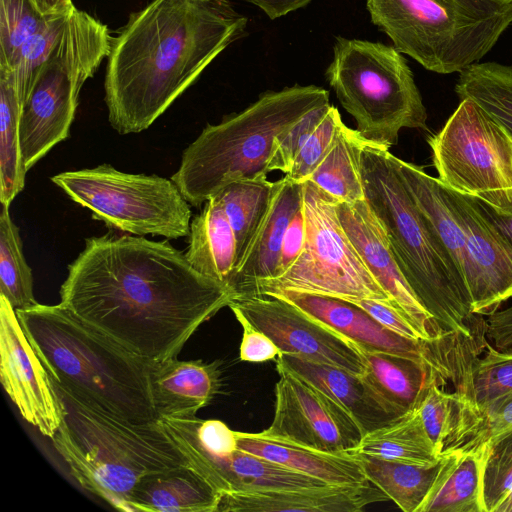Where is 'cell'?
Masks as SVG:
<instances>
[{"label": "cell", "mask_w": 512, "mask_h": 512, "mask_svg": "<svg viewBox=\"0 0 512 512\" xmlns=\"http://www.w3.org/2000/svg\"><path fill=\"white\" fill-rule=\"evenodd\" d=\"M233 293L168 241L107 234L68 265L60 304L147 362L175 358Z\"/></svg>", "instance_id": "cell-1"}, {"label": "cell", "mask_w": 512, "mask_h": 512, "mask_svg": "<svg viewBox=\"0 0 512 512\" xmlns=\"http://www.w3.org/2000/svg\"><path fill=\"white\" fill-rule=\"evenodd\" d=\"M246 26L230 0H152L131 13L107 56L111 126L121 135L147 129Z\"/></svg>", "instance_id": "cell-2"}, {"label": "cell", "mask_w": 512, "mask_h": 512, "mask_svg": "<svg viewBox=\"0 0 512 512\" xmlns=\"http://www.w3.org/2000/svg\"><path fill=\"white\" fill-rule=\"evenodd\" d=\"M20 324L52 382L100 411L143 424L159 420L148 362L84 323L60 303L17 309Z\"/></svg>", "instance_id": "cell-3"}, {"label": "cell", "mask_w": 512, "mask_h": 512, "mask_svg": "<svg viewBox=\"0 0 512 512\" xmlns=\"http://www.w3.org/2000/svg\"><path fill=\"white\" fill-rule=\"evenodd\" d=\"M396 156L365 142L360 166L365 199L381 222L405 279L444 331L472 330L473 314L465 281L429 221L416 206Z\"/></svg>", "instance_id": "cell-4"}, {"label": "cell", "mask_w": 512, "mask_h": 512, "mask_svg": "<svg viewBox=\"0 0 512 512\" xmlns=\"http://www.w3.org/2000/svg\"><path fill=\"white\" fill-rule=\"evenodd\" d=\"M62 423L51 437L72 477L119 510L147 475L189 464L159 420L135 424L91 407L53 383Z\"/></svg>", "instance_id": "cell-5"}, {"label": "cell", "mask_w": 512, "mask_h": 512, "mask_svg": "<svg viewBox=\"0 0 512 512\" xmlns=\"http://www.w3.org/2000/svg\"><path fill=\"white\" fill-rule=\"evenodd\" d=\"M328 103L329 92L315 85L267 91L243 111L208 124L183 151L171 180L199 207L230 182L267 178L277 143L307 112Z\"/></svg>", "instance_id": "cell-6"}, {"label": "cell", "mask_w": 512, "mask_h": 512, "mask_svg": "<svg viewBox=\"0 0 512 512\" xmlns=\"http://www.w3.org/2000/svg\"><path fill=\"white\" fill-rule=\"evenodd\" d=\"M366 7L400 53L440 74L479 62L512 24V0H366Z\"/></svg>", "instance_id": "cell-7"}, {"label": "cell", "mask_w": 512, "mask_h": 512, "mask_svg": "<svg viewBox=\"0 0 512 512\" xmlns=\"http://www.w3.org/2000/svg\"><path fill=\"white\" fill-rule=\"evenodd\" d=\"M325 77L369 144L389 149L402 128L427 127L413 73L394 46L339 36Z\"/></svg>", "instance_id": "cell-8"}, {"label": "cell", "mask_w": 512, "mask_h": 512, "mask_svg": "<svg viewBox=\"0 0 512 512\" xmlns=\"http://www.w3.org/2000/svg\"><path fill=\"white\" fill-rule=\"evenodd\" d=\"M112 36L90 14L74 9L21 105L19 137L26 170L68 138L81 88L108 56Z\"/></svg>", "instance_id": "cell-9"}, {"label": "cell", "mask_w": 512, "mask_h": 512, "mask_svg": "<svg viewBox=\"0 0 512 512\" xmlns=\"http://www.w3.org/2000/svg\"><path fill=\"white\" fill-rule=\"evenodd\" d=\"M51 181L110 229L167 239L189 234L191 209L171 179L126 173L101 164L59 173Z\"/></svg>", "instance_id": "cell-10"}, {"label": "cell", "mask_w": 512, "mask_h": 512, "mask_svg": "<svg viewBox=\"0 0 512 512\" xmlns=\"http://www.w3.org/2000/svg\"><path fill=\"white\" fill-rule=\"evenodd\" d=\"M337 202L311 180L303 182L304 249L283 274L259 282L247 295L290 290L392 303L346 234L338 217Z\"/></svg>", "instance_id": "cell-11"}, {"label": "cell", "mask_w": 512, "mask_h": 512, "mask_svg": "<svg viewBox=\"0 0 512 512\" xmlns=\"http://www.w3.org/2000/svg\"><path fill=\"white\" fill-rule=\"evenodd\" d=\"M439 182L475 197L499 214H512V140L470 98L427 138Z\"/></svg>", "instance_id": "cell-12"}, {"label": "cell", "mask_w": 512, "mask_h": 512, "mask_svg": "<svg viewBox=\"0 0 512 512\" xmlns=\"http://www.w3.org/2000/svg\"><path fill=\"white\" fill-rule=\"evenodd\" d=\"M161 425L220 495L328 484L237 447L236 433L220 420L163 418Z\"/></svg>", "instance_id": "cell-13"}, {"label": "cell", "mask_w": 512, "mask_h": 512, "mask_svg": "<svg viewBox=\"0 0 512 512\" xmlns=\"http://www.w3.org/2000/svg\"><path fill=\"white\" fill-rule=\"evenodd\" d=\"M277 371L274 417L260 436L325 452L358 446L363 433L340 405L296 375Z\"/></svg>", "instance_id": "cell-14"}, {"label": "cell", "mask_w": 512, "mask_h": 512, "mask_svg": "<svg viewBox=\"0 0 512 512\" xmlns=\"http://www.w3.org/2000/svg\"><path fill=\"white\" fill-rule=\"evenodd\" d=\"M266 333L281 353L333 365L363 375L364 363L349 339L310 317L289 301L271 295H242L228 305Z\"/></svg>", "instance_id": "cell-15"}, {"label": "cell", "mask_w": 512, "mask_h": 512, "mask_svg": "<svg viewBox=\"0 0 512 512\" xmlns=\"http://www.w3.org/2000/svg\"><path fill=\"white\" fill-rule=\"evenodd\" d=\"M443 190L465 239L472 312L489 316L512 296V248L482 201L444 186Z\"/></svg>", "instance_id": "cell-16"}, {"label": "cell", "mask_w": 512, "mask_h": 512, "mask_svg": "<svg viewBox=\"0 0 512 512\" xmlns=\"http://www.w3.org/2000/svg\"><path fill=\"white\" fill-rule=\"evenodd\" d=\"M0 378L21 416L53 437L62 423L61 402L48 371L31 346L16 310L0 295Z\"/></svg>", "instance_id": "cell-17"}, {"label": "cell", "mask_w": 512, "mask_h": 512, "mask_svg": "<svg viewBox=\"0 0 512 512\" xmlns=\"http://www.w3.org/2000/svg\"><path fill=\"white\" fill-rule=\"evenodd\" d=\"M339 220L366 267L392 304L412 323L425 340L444 331L425 309L401 272L384 230L366 199L337 202Z\"/></svg>", "instance_id": "cell-18"}, {"label": "cell", "mask_w": 512, "mask_h": 512, "mask_svg": "<svg viewBox=\"0 0 512 512\" xmlns=\"http://www.w3.org/2000/svg\"><path fill=\"white\" fill-rule=\"evenodd\" d=\"M389 500L370 481L354 486L326 485L221 495L217 512H358Z\"/></svg>", "instance_id": "cell-19"}, {"label": "cell", "mask_w": 512, "mask_h": 512, "mask_svg": "<svg viewBox=\"0 0 512 512\" xmlns=\"http://www.w3.org/2000/svg\"><path fill=\"white\" fill-rule=\"evenodd\" d=\"M153 407L158 418H191L210 404L221 387L220 362L178 360L148 362Z\"/></svg>", "instance_id": "cell-20"}, {"label": "cell", "mask_w": 512, "mask_h": 512, "mask_svg": "<svg viewBox=\"0 0 512 512\" xmlns=\"http://www.w3.org/2000/svg\"><path fill=\"white\" fill-rule=\"evenodd\" d=\"M276 368L286 370L321 390L355 420L363 435L399 417L362 375L286 353L276 358Z\"/></svg>", "instance_id": "cell-21"}, {"label": "cell", "mask_w": 512, "mask_h": 512, "mask_svg": "<svg viewBox=\"0 0 512 512\" xmlns=\"http://www.w3.org/2000/svg\"><path fill=\"white\" fill-rule=\"evenodd\" d=\"M302 206L303 183L287 176L279 179L268 213L229 283L234 297L276 276L285 232Z\"/></svg>", "instance_id": "cell-22"}, {"label": "cell", "mask_w": 512, "mask_h": 512, "mask_svg": "<svg viewBox=\"0 0 512 512\" xmlns=\"http://www.w3.org/2000/svg\"><path fill=\"white\" fill-rule=\"evenodd\" d=\"M237 447L328 485L354 486L369 482L358 459L350 452H325L235 431Z\"/></svg>", "instance_id": "cell-23"}, {"label": "cell", "mask_w": 512, "mask_h": 512, "mask_svg": "<svg viewBox=\"0 0 512 512\" xmlns=\"http://www.w3.org/2000/svg\"><path fill=\"white\" fill-rule=\"evenodd\" d=\"M220 493L192 466L180 465L142 478L131 498V511L217 512Z\"/></svg>", "instance_id": "cell-24"}, {"label": "cell", "mask_w": 512, "mask_h": 512, "mask_svg": "<svg viewBox=\"0 0 512 512\" xmlns=\"http://www.w3.org/2000/svg\"><path fill=\"white\" fill-rule=\"evenodd\" d=\"M364 363L362 377L398 416L417 407L426 390L447 383L429 366L395 354L359 351Z\"/></svg>", "instance_id": "cell-25"}, {"label": "cell", "mask_w": 512, "mask_h": 512, "mask_svg": "<svg viewBox=\"0 0 512 512\" xmlns=\"http://www.w3.org/2000/svg\"><path fill=\"white\" fill-rule=\"evenodd\" d=\"M185 256L199 273L228 288L237 265L236 240L217 197L191 220Z\"/></svg>", "instance_id": "cell-26"}, {"label": "cell", "mask_w": 512, "mask_h": 512, "mask_svg": "<svg viewBox=\"0 0 512 512\" xmlns=\"http://www.w3.org/2000/svg\"><path fill=\"white\" fill-rule=\"evenodd\" d=\"M349 452L414 465H432L442 456L429 438L417 407L364 434Z\"/></svg>", "instance_id": "cell-27"}, {"label": "cell", "mask_w": 512, "mask_h": 512, "mask_svg": "<svg viewBox=\"0 0 512 512\" xmlns=\"http://www.w3.org/2000/svg\"><path fill=\"white\" fill-rule=\"evenodd\" d=\"M445 455L419 512H483L481 456L458 451Z\"/></svg>", "instance_id": "cell-28"}, {"label": "cell", "mask_w": 512, "mask_h": 512, "mask_svg": "<svg viewBox=\"0 0 512 512\" xmlns=\"http://www.w3.org/2000/svg\"><path fill=\"white\" fill-rule=\"evenodd\" d=\"M353 454L367 479L404 512H419L439 475L446 455L432 465H414Z\"/></svg>", "instance_id": "cell-29"}, {"label": "cell", "mask_w": 512, "mask_h": 512, "mask_svg": "<svg viewBox=\"0 0 512 512\" xmlns=\"http://www.w3.org/2000/svg\"><path fill=\"white\" fill-rule=\"evenodd\" d=\"M277 186L278 180L243 179L226 184L213 195L223 206L234 232L236 269L268 213Z\"/></svg>", "instance_id": "cell-30"}, {"label": "cell", "mask_w": 512, "mask_h": 512, "mask_svg": "<svg viewBox=\"0 0 512 512\" xmlns=\"http://www.w3.org/2000/svg\"><path fill=\"white\" fill-rule=\"evenodd\" d=\"M364 144L356 129L342 123L330 151L308 180L339 202L365 199L360 166Z\"/></svg>", "instance_id": "cell-31"}, {"label": "cell", "mask_w": 512, "mask_h": 512, "mask_svg": "<svg viewBox=\"0 0 512 512\" xmlns=\"http://www.w3.org/2000/svg\"><path fill=\"white\" fill-rule=\"evenodd\" d=\"M455 92L460 100L475 101L512 140V65L474 63L459 73Z\"/></svg>", "instance_id": "cell-32"}, {"label": "cell", "mask_w": 512, "mask_h": 512, "mask_svg": "<svg viewBox=\"0 0 512 512\" xmlns=\"http://www.w3.org/2000/svg\"><path fill=\"white\" fill-rule=\"evenodd\" d=\"M20 111L12 77L0 72V202L7 205L24 189L27 172L20 149Z\"/></svg>", "instance_id": "cell-33"}, {"label": "cell", "mask_w": 512, "mask_h": 512, "mask_svg": "<svg viewBox=\"0 0 512 512\" xmlns=\"http://www.w3.org/2000/svg\"><path fill=\"white\" fill-rule=\"evenodd\" d=\"M9 206L0 210V295L11 306L26 309L38 304L33 291V275L27 264L19 228L12 221Z\"/></svg>", "instance_id": "cell-34"}, {"label": "cell", "mask_w": 512, "mask_h": 512, "mask_svg": "<svg viewBox=\"0 0 512 512\" xmlns=\"http://www.w3.org/2000/svg\"><path fill=\"white\" fill-rule=\"evenodd\" d=\"M512 431V393L499 398L482 410L465 407L460 420L446 440L442 454L477 452L499 436Z\"/></svg>", "instance_id": "cell-35"}, {"label": "cell", "mask_w": 512, "mask_h": 512, "mask_svg": "<svg viewBox=\"0 0 512 512\" xmlns=\"http://www.w3.org/2000/svg\"><path fill=\"white\" fill-rule=\"evenodd\" d=\"M512 393V352L496 349L487 341L467 375L462 397L465 407L482 410L495 400Z\"/></svg>", "instance_id": "cell-36"}, {"label": "cell", "mask_w": 512, "mask_h": 512, "mask_svg": "<svg viewBox=\"0 0 512 512\" xmlns=\"http://www.w3.org/2000/svg\"><path fill=\"white\" fill-rule=\"evenodd\" d=\"M70 14L71 12L47 15L39 29L22 46L13 70L6 72L12 77L20 105L24 102L37 71L64 32Z\"/></svg>", "instance_id": "cell-37"}, {"label": "cell", "mask_w": 512, "mask_h": 512, "mask_svg": "<svg viewBox=\"0 0 512 512\" xmlns=\"http://www.w3.org/2000/svg\"><path fill=\"white\" fill-rule=\"evenodd\" d=\"M33 0H1L0 71L11 72L18 54L46 19Z\"/></svg>", "instance_id": "cell-38"}, {"label": "cell", "mask_w": 512, "mask_h": 512, "mask_svg": "<svg viewBox=\"0 0 512 512\" xmlns=\"http://www.w3.org/2000/svg\"><path fill=\"white\" fill-rule=\"evenodd\" d=\"M475 453L482 460L483 512H496L512 491V431Z\"/></svg>", "instance_id": "cell-39"}, {"label": "cell", "mask_w": 512, "mask_h": 512, "mask_svg": "<svg viewBox=\"0 0 512 512\" xmlns=\"http://www.w3.org/2000/svg\"><path fill=\"white\" fill-rule=\"evenodd\" d=\"M463 403L459 393L447 392L433 383L417 405L424 428L439 455L460 420Z\"/></svg>", "instance_id": "cell-40"}, {"label": "cell", "mask_w": 512, "mask_h": 512, "mask_svg": "<svg viewBox=\"0 0 512 512\" xmlns=\"http://www.w3.org/2000/svg\"><path fill=\"white\" fill-rule=\"evenodd\" d=\"M342 123L338 109L331 105L320 125L301 148L285 176L299 183L307 181L330 151Z\"/></svg>", "instance_id": "cell-41"}, {"label": "cell", "mask_w": 512, "mask_h": 512, "mask_svg": "<svg viewBox=\"0 0 512 512\" xmlns=\"http://www.w3.org/2000/svg\"><path fill=\"white\" fill-rule=\"evenodd\" d=\"M330 106L328 103L310 110L287 131L275 146L269 162L270 172L279 170L288 173L301 148L320 125Z\"/></svg>", "instance_id": "cell-42"}, {"label": "cell", "mask_w": 512, "mask_h": 512, "mask_svg": "<svg viewBox=\"0 0 512 512\" xmlns=\"http://www.w3.org/2000/svg\"><path fill=\"white\" fill-rule=\"evenodd\" d=\"M230 309L243 329L239 349L240 359L254 363L275 360L281 354V350L274 341L251 323L241 311L235 308Z\"/></svg>", "instance_id": "cell-43"}, {"label": "cell", "mask_w": 512, "mask_h": 512, "mask_svg": "<svg viewBox=\"0 0 512 512\" xmlns=\"http://www.w3.org/2000/svg\"><path fill=\"white\" fill-rule=\"evenodd\" d=\"M391 331L411 339H423L412 323L390 302L376 299L349 300Z\"/></svg>", "instance_id": "cell-44"}, {"label": "cell", "mask_w": 512, "mask_h": 512, "mask_svg": "<svg viewBox=\"0 0 512 512\" xmlns=\"http://www.w3.org/2000/svg\"><path fill=\"white\" fill-rule=\"evenodd\" d=\"M305 241L306 222L302 206L292 218L285 232L275 277L283 274L297 260L304 249Z\"/></svg>", "instance_id": "cell-45"}, {"label": "cell", "mask_w": 512, "mask_h": 512, "mask_svg": "<svg viewBox=\"0 0 512 512\" xmlns=\"http://www.w3.org/2000/svg\"><path fill=\"white\" fill-rule=\"evenodd\" d=\"M485 336L496 349L512 352V305L488 316Z\"/></svg>", "instance_id": "cell-46"}, {"label": "cell", "mask_w": 512, "mask_h": 512, "mask_svg": "<svg viewBox=\"0 0 512 512\" xmlns=\"http://www.w3.org/2000/svg\"><path fill=\"white\" fill-rule=\"evenodd\" d=\"M260 8L270 19H277L305 7L312 0H244Z\"/></svg>", "instance_id": "cell-47"}, {"label": "cell", "mask_w": 512, "mask_h": 512, "mask_svg": "<svg viewBox=\"0 0 512 512\" xmlns=\"http://www.w3.org/2000/svg\"><path fill=\"white\" fill-rule=\"evenodd\" d=\"M484 205L486 207L487 213L489 214L497 230L500 232V234L504 237L506 242L512 248V214H499L485 203Z\"/></svg>", "instance_id": "cell-48"}, {"label": "cell", "mask_w": 512, "mask_h": 512, "mask_svg": "<svg viewBox=\"0 0 512 512\" xmlns=\"http://www.w3.org/2000/svg\"><path fill=\"white\" fill-rule=\"evenodd\" d=\"M38 9L45 15L66 14L75 9L72 0H33Z\"/></svg>", "instance_id": "cell-49"}, {"label": "cell", "mask_w": 512, "mask_h": 512, "mask_svg": "<svg viewBox=\"0 0 512 512\" xmlns=\"http://www.w3.org/2000/svg\"><path fill=\"white\" fill-rule=\"evenodd\" d=\"M496 512H512V491L506 499L499 505Z\"/></svg>", "instance_id": "cell-50"}]
</instances>
